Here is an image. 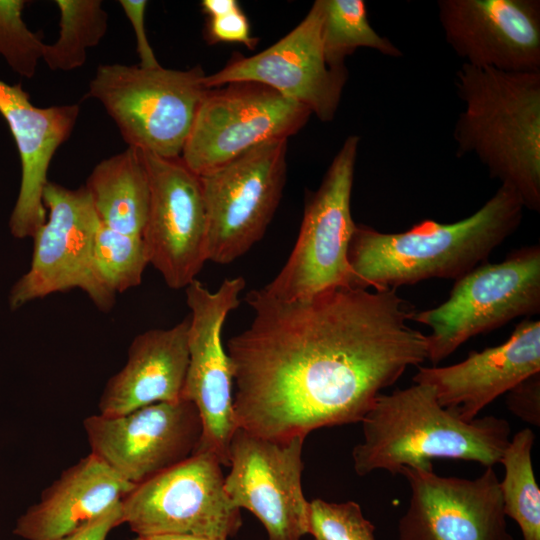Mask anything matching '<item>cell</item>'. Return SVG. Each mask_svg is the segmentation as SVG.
Segmentation results:
<instances>
[{
    "instance_id": "obj_1",
    "label": "cell",
    "mask_w": 540,
    "mask_h": 540,
    "mask_svg": "<svg viewBox=\"0 0 540 540\" xmlns=\"http://www.w3.org/2000/svg\"><path fill=\"white\" fill-rule=\"evenodd\" d=\"M226 352L239 428L288 440L361 422L382 390L428 357V339L395 289L338 286L280 300L262 288Z\"/></svg>"
},
{
    "instance_id": "obj_2",
    "label": "cell",
    "mask_w": 540,
    "mask_h": 540,
    "mask_svg": "<svg viewBox=\"0 0 540 540\" xmlns=\"http://www.w3.org/2000/svg\"><path fill=\"white\" fill-rule=\"evenodd\" d=\"M517 193L500 185L470 216L440 223L425 219L400 233L356 224L348 250L352 285L395 289L429 279H459L484 263L521 224Z\"/></svg>"
},
{
    "instance_id": "obj_3",
    "label": "cell",
    "mask_w": 540,
    "mask_h": 540,
    "mask_svg": "<svg viewBox=\"0 0 540 540\" xmlns=\"http://www.w3.org/2000/svg\"><path fill=\"white\" fill-rule=\"evenodd\" d=\"M464 104L453 129L456 156H476L489 175L540 211V71L504 72L466 63L457 70Z\"/></svg>"
},
{
    "instance_id": "obj_4",
    "label": "cell",
    "mask_w": 540,
    "mask_h": 540,
    "mask_svg": "<svg viewBox=\"0 0 540 540\" xmlns=\"http://www.w3.org/2000/svg\"><path fill=\"white\" fill-rule=\"evenodd\" d=\"M363 440L352 450L357 475L376 470L399 474L404 467H429L437 458L500 463L511 429L489 415L464 421L442 407L428 384L381 393L360 422Z\"/></svg>"
},
{
    "instance_id": "obj_5",
    "label": "cell",
    "mask_w": 540,
    "mask_h": 540,
    "mask_svg": "<svg viewBox=\"0 0 540 540\" xmlns=\"http://www.w3.org/2000/svg\"><path fill=\"white\" fill-rule=\"evenodd\" d=\"M200 66L100 65L89 84L129 147L162 157H179L209 88Z\"/></svg>"
},
{
    "instance_id": "obj_6",
    "label": "cell",
    "mask_w": 540,
    "mask_h": 540,
    "mask_svg": "<svg viewBox=\"0 0 540 540\" xmlns=\"http://www.w3.org/2000/svg\"><path fill=\"white\" fill-rule=\"evenodd\" d=\"M539 312L540 246L533 244L475 267L456 280L447 300L411 320L430 328L427 360L436 366L470 338Z\"/></svg>"
},
{
    "instance_id": "obj_7",
    "label": "cell",
    "mask_w": 540,
    "mask_h": 540,
    "mask_svg": "<svg viewBox=\"0 0 540 540\" xmlns=\"http://www.w3.org/2000/svg\"><path fill=\"white\" fill-rule=\"evenodd\" d=\"M359 143L356 135L344 140L319 188L308 197L290 256L262 287L268 295L295 300L333 287L353 286L348 250L356 227L351 194Z\"/></svg>"
},
{
    "instance_id": "obj_8",
    "label": "cell",
    "mask_w": 540,
    "mask_h": 540,
    "mask_svg": "<svg viewBox=\"0 0 540 540\" xmlns=\"http://www.w3.org/2000/svg\"><path fill=\"white\" fill-rule=\"evenodd\" d=\"M42 200L47 218L32 237L29 270L11 289V309L78 288L99 310L109 311L116 295L103 284L94 265V238L100 220L88 190L85 186L70 189L48 181Z\"/></svg>"
},
{
    "instance_id": "obj_9",
    "label": "cell",
    "mask_w": 540,
    "mask_h": 540,
    "mask_svg": "<svg viewBox=\"0 0 540 540\" xmlns=\"http://www.w3.org/2000/svg\"><path fill=\"white\" fill-rule=\"evenodd\" d=\"M311 115L304 105L261 83L240 81L209 88L181 158L204 176L257 146L288 140Z\"/></svg>"
},
{
    "instance_id": "obj_10",
    "label": "cell",
    "mask_w": 540,
    "mask_h": 540,
    "mask_svg": "<svg viewBox=\"0 0 540 540\" xmlns=\"http://www.w3.org/2000/svg\"><path fill=\"white\" fill-rule=\"evenodd\" d=\"M287 144L257 146L200 176L207 261L232 263L263 238L286 183Z\"/></svg>"
},
{
    "instance_id": "obj_11",
    "label": "cell",
    "mask_w": 540,
    "mask_h": 540,
    "mask_svg": "<svg viewBox=\"0 0 540 540\" xmlns=\"http://www.w3.org/2000/svg\"><path fill=\"white\" fill-rule=\"evenodd\" d=\"M220 460L195 452L181 463L135 486L122 500V521L137 535L188 534L234 537L241 510L230 501Z\"/></svg>"
},
{
    "instance_id": "obj_12",
    "label": "cell",
    "mask_w": 540,
    "mask_h": 540,
    "mask_svg": "<svg viewBox=\"0 0 540 540\" xmlns=\"http://www.w3.org/2000/svg\"><path fill=\"white\" fill-rule=\"evenodd\" d=\"M245 285L239 276L224 279L214 292L197 279L185 288L190 309L189 364L182 399L195 405L201 419L196 452L213 453L225 467L229 466V447L238 425L233 372L222 344V329L229 313L239 306Z\"/></svg>"
},
{
    "instance_id": "obj_13",
    "label": "cell",
    "mask_w": 540,
    "mask_h": 540,
    "mask_svg": "<svg viewBox=\"0 0 540 540\" xmlns=\"http://www.w3.org/2000/svg\"><path fill=\"white\" fill-rule=\"evenodd\" d=\"M304 440H273L238 427L230 443L225 491L235 507L261 522L267 540H301L308 534L309 501L302 489Z\"/></svg>"
},
{
    "instance_id": "obj_14",
    "label": "cell",
    "mask_w": 540,
    "mask_h": 540,
    "mask_svg": "<svg viewBox=\"0 0 540 540\" xmlns=\"http://www.w3.org/2000/svg\"><path fill=\"white\" fill-rule=\"evenodd\" d=\"M83 427L91 453L134 486L192 456L202 435L199 413L186 399L118 416L91 415Z\"/></svg>"
},
{
    "instance_id": "obj_15",
    "label": "cell",
    "mask_w": 540,
    "mask_h": 540,
    "mask_svg": "<svg viewBox=\"0 0 540 540\" xmlns=\"http://www.w3.org/2000/svg\"><path fill=\"white\" fill-rule=\"evenodd\" d=\"M142 153L150 184L148 216L142 233L149 264L169 288H186L207 262L201 177L181 156Z\"/></svg>"
},
{
    "instance_id": "obj_16",
    "label": "cell",
    "mask_w": 540,
    "mask_h": 540,
    "mask_svg": "<svg viewBox=\"0 0 540 540\" xmlns=\"http://www.w3.org/2000/svg\"><path fill=\"white\" fill-rule=\"evenodd\" d=\"M322 9L316 0L300 23L279 41L252 56L234 54L205 75L207 88L251 81L266 85L307 107L323 122L334 119L348 79L347 68H331L324 57Z\"/></svg>"
},
{
    "instance_id": "obj_17",
    "label": "cell",
    "mask_w": 540,
    "mask_h": 540,
    "mask_svg": "<svg viewBox=\"0 0 540 540\" xmlns=\"http://www.w3.org/2000/svg\"><path fill=\"white\" fill-rule=\"evenodd\" d=\"M411 488L399 540H513L493 467L475 479L446 477L433 466L404 467Z\"/></svg>"
},
{
    "instance_id": "obj_18",
    "label": "cell",
    "mask_w": 540,
    "mask_h": 540,
    "mask_svg": "<svg viewBox=\"0 0 540 540\" xmlns=\"http://www.w3.org/2000/svg\"><path fill=\"white\" fill-rule=\"evenodd\" d=\"M437 11L446 42L464 63L540 71L539 0H438Z\"/></svg>"
},
{
    "instance_id": "obj_19",
    "label": "cell",
    "mask_w": 540,
    "mask_h": 540,
    "mask_svg": "<svg viewBox=\"0 0 540 540\" xmlns=\"http://www.w3.org/2000/svg\"><path fill=\"white\" fill-rule=\"evenodd\" d=\"M540 372V321L525 319L502 344L470 351L449 366H418L414 383L428 384L439 404L471 421L500 395Z\"/></svg>"
},
{
    "instance_id": "obj_20",
    "label": "cell",
    "mask_w": 540,
    "mask_h": 540,
    "mask_svg": "<svg viewBox=\"0 0 540 540\" xmlns=\"http://www.w3.org/2000/svg\"><path fill=\"white\" fill-rule=\"evenodd\" d=\"M79 111L78 104L36 107L21 84L0 80V114L11 131L21 162L19 194L9 220L14 237H33L46 221L42 196L48 168L57 149L72 133Z\"/></svg>"
},
{
    "instance_id": "obj_21",
    "label": "cell",
    "mask_w": 540,
    "mask_h": 540,
    "mask_svg": "<svg viewBox=\"0 0 540 540\" xmlns=\"http://www.w3.org/2000/svg\"><path fill=\"white\" fill-rule=\"evenodd\" d=\"M134 487L90 453L43 490L39 502L19 517L13 532L27 540L64 537L119 505Z\"/></svg>"
},
{
    "instance_id": "obj_22",
    "label": "cell",
    "mask_w": 540,
    "mask_h": 540,
    "mask_svg": "<svg viewBox=\"0 0 540 540\" xmlns=\"http://www.w3.org/2000/svg\"><path fill=\"white\" fill-rule=\"evenodd\" d=\"M188 330L189 317L170 328L138 334L129 346L127 362L103 389L99 414L118 416L182 399L189 364Z\"/></svg>"
},
{
    "instance_id": "obj_23",
    "label": "cell",
    "mask_w": 540,
    "mask_h": 540,
    "mask_svg": "<svg viewBox=\"0 0 540 540\" xmlns=\"http://www.w3.org/2000/svg\"><path fill=\"white\" fill-rule=\"evenodd\" d=\"M100 223L115 231L141 236L146 224L149 176L141 150L129 147L99 162L86 184Z\"/></svg>"
},
{
    "instance_id": "obj_24",
    "label": "cell",
    "mask_w": 540,
    "mask_h": 540,
    "mask_svg": "<svg viewBox=\"0 0 540 540\" xmlns=\"http://www.w3.org/2000/svg\"><path fill=\"white\" fill-rule=\"evenodd\" d=\"M321 39L324 57L331 68H346L345 60L358 48H369L389 57L402 51L371 26L362 0H320Z\"/></svg>"
},
{
    "instance_id": "obj_25",
    "label": "cell",
    "mask_w": 540,
    "mask_h": 540,
    "mask_svg": "<svg viewBox=\"0 0 540 540\" xmlns=\"http://www.w3.org/2000/svg\"><path fill=\"white\" fill-rule=\"evenodd\" d=\"M534 440L530 428L518 431L500 460L504 468L499 481L504 513L517 523L523 540H540V490L531 458Z\"/></svg>"
},
{
    "instance_id": "obj_26",
    "label": "cell",
    "mask_w": 540,
    "mask_h": 540,
    "mask_svg": "<svg viewBox=\"0 0 540 540\" xmlns=\"http://www.w3.org/2000/svg\"><path fill=\"white\" fill-rule=\"evenodd\" d=\"M60 32L53 44H45L42 59L51 70L81 67L87 50L97 46L108 29V14L101 0H56Z\"/></svg>"
},
{
    "instance_id": "obj_27",
    "label": "cell",
    "mask_w": 540,
    "mask_h": 540,
    "mask_svg": "<svg viewBox=\"0 0 540 540\" xmlns=\"http://www.w3.org/2000/svg\"><path fill=\"white\" fill-rule=\"evenodd\" d=\"M93 259L101 281L115 295L139 286L149 264L141 236L121 233L101 223L94 238Z\"/></svg>"
},
{
    "instance_id": "obj_28",
    "label": "cell",
    "mask_w": 540,
    "mask_h": 540,
    "mask_svg": "<svg viewBox=\"0 0 540 540\" xmlns=\"http://www.w3.org/2000/svg\"><path fill=\"white\" fill-rule=\"evenodd\" d=\"M27 1L0 0V55L20 76L32 78L43 57L42 36L32 32L22 18Z\"/></svg>"
},
{
    "instance_id": "obj_29",
    "label": "cell",
    "mask_w": 540,
    "mask_h": 540,
    "mask_svg": "<svg viewBox=\"0 0 540 540\" xmlns=\"http://www.w3.org/2000/svg\"><path fill=\"white\" fill-rule=\"evenodd\" d=\"M375 526L354 501L309 502L308 534L315 540H376Z\"/></svg>"
},
{
    "instance_id": "obj_30",
    "label": "cell",
    "mask_w": 540,
    "mask_h": 540,
    "mask_svg": "<svg viewBox=\"0 0 540 540\" xmlns=\"http://www.w3.org/2000/svg\"><path fill=\"white\" fill-rule=\"evenodd\" d=\"M205 39L209 44L241 43L250 50L258 43V38L251 35L249 21L240 6L225 14L207 17Z\"/></svg>"
},
{
    "instance_id": "obj_31",
    "label": "cell",
    "mask_w": 540,
    "mask_h": 540,
    "mask_svg": "<svg viewBox=\"0 0 540 540\" xmlns=\"http://www.w3.org/2000/svg\"><path fill=\"white\" fill-rule=\"evenodd\" d=\"M507 393L508 409L521 420L539 426L540 372L524 379Z\"/></svg>"
},
{
    "instance_id": "obj_32",
    "label": "cell",
    "mask_w": 540,
    "mask_h": 540,
    "mask_svg": "<svg viewBox=\"0 0 540 540\" xmlns=\"http://www.w3.org/2000/svg\"><path fill=\"white\" fill-rule=\"evenodd\" d=\"M119 4L135 33L136 49L140 59L138 65L143 68H156L161 66L148 41L145 31L144 15L148 2L145 0H120Z\"/></svg>"
},
{
    "instance_id": "obj_33",
    "label": "cell",
    "mask_w": 540,
    "mask_h": 540,
    "mask_svg": "<svg viewBox=\"0 0 540 540\" xmlns=\"http://www.w3.org/2000/svg\"><path fill=\"white\" fill-rule=\"evenodd\" d=\"M121 524L123 521L120 503L89 525L55 540H106L111 530Z\"/></svg>"
},
{
    "instance_id": "obj_34",
    "label": "cell",
    "mask_w": 540,
    "mask_h": 540,
    "mask_svg": "<svg viewBox=\"0 0 540 540\" xmlns=\"http://www.w3.org/2000/svg\"><path fill=\"white\" fill-rule=\"evenodd\" d=\"M239 6L235 0H203L201 2L202 11L207 17L225 14Z\"/></svg>"
},
{
    "instance_id": "obj_35",
    "label": "cell",
    "mask_w": 540,
    "mask_h": 540,
    "mask_svg": "<svg viewBox=\"0 0 540 540\" xmlns=\"http://www.w3.org/2000/svg\"><path fill=\"white\" fill-rule=\"evenodd\" d=\"M132 540H227L213 539L188 534H152V535H137Z\"/></svg>"
}]
</instances>
